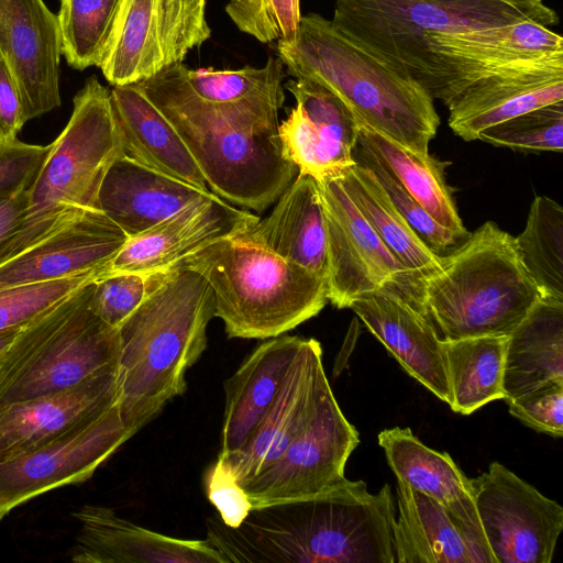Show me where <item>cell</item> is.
<instances>
[{
	"instance_id": "15",
	"label": "cell",
	"mask_w": 563,
	"mask_h": 563,
	"mask_svg": "<svg viewBox=\"0 0 563 563\" xmlns=\"http://www.w3.org/2000/svg\"><path fill=\"white\" fill-rule=\"evenodd\" d=\"M350 308L410 376L450 405L443 340L422 305L419 275L407 272Z\"/></svg>"
},
{
	"instance_id": "17",
	"label": "cell",
	"mask_w": 563,
	"mask_h": 563,
	"mask_svg": "<svg viewBox=\"0 0 563 563\" xmlns=\"http://www.w3.org/2000/svg\"><path fill=\"white\" fill-rule=\"evenodd\" d=\"M296 106L278 125L284 155L298 173L317 180L336 177L356 164L358 121L324 86L306 78L285 84Z\"/></svg>"
},
{
	"instance_id": "9",
	"label": "cell",
	"mask_w": 563,
	"mask_h": 563,
	"mask_svg": "<svg viewBox=\"0 0 563 563\" xmlns=\"http://www.w3.org/2000/svg\"><path fill=\"white\" fill-rule=\"evenodd\" d=\"M120 156L122 146L111 90L92 76L76 93L67 125L49 144L27 189V218L51 217L68 208L99 210L100 186Z\"/></svg>"
},
{
	"instance_id": "6",
	"label": "cell",
	"mask_w": 563,
	"mask_h": 563,
	"mask_svg": "<svg viewBox=\"0 0 563 563\" xmlns=\"http://www.w3.org/2000/svg\"><path fill=\"white\" fill-rule=\"evenodd\" d=\"M173 268L192 269L205 278L214 317L229 338L284 334L317 316L328 301L325 278L235 236L203 246Z\"/></svg>"
},
{
	"instance_id": "16",
	"label": "cell",
	"mask_w": 563,
	"mask_h": 563,
	"mask_svg": "<svg viewBox=\"0 0 563 563\" xmlns=\"http://www.w3.org/2000/svg\"><path fill=\"white\" fill-rule=\"evenodd\" d=\"M328 251V300L350 308L408 271L390 252L351 200L336 177L317 180Z\"/></svg>"
},
{
	"instance_id": "20",
	"label": "cell",
	"mask_w": 563,
	"mask_h": 563,
	"mask_svg": "<svg viewBox=\"0 0 563 563\" xmlns=\"http://www.w3.org/2000/svg\"><path fill=\"white\" fill-rule=\"evenodd\" d=\"M260 218L216 194L190 203L143 233L129 238L106 267V275L167 271L220 239L246 231Z\"/></svg>"
},
{
	"instance_id": "4",
	"label": "cell",
	"mask_w": 563,
	"mask_h": 563,
	"mask_svg": "<svg viewBox=\"0 0 563 563\" xmlns=\"http://www.w3.org/2000/svg\"><path fill=\"white\" fill-rule=\"evenodd\" d=\"M286 73L336 95L360 123L429 154L440 117L434 99L415 79L395 71L318 13L302 15L292 36L277 41Z\"/></svg>"
},
{
	"instance_id": "31",
	"label": "cell",
	"mask_w": 563,
	"mask_h": 563,
	"mask_svg": "<svg viewBox=\"0 0 563 563\" xmlns=\"http://www.w3.org/2000/svg\"><path fill=\"white\" fill-rule=\"evenodd\" d=\"M563 380V300L540 297L507 336L505 400Z\"/></svg>"
},
{
	"instance_id": "7",
	"label": "cell",
	"mask_w": 563,
	"mask_h": 563,
	"mask_svg": "<svg viewBox=\"0 0 563 563\" xmlns=\"http://www.w3.org/2000/svg\"><path fill=\"white\" fill-rule=\"evenodd\" d=\"M95 282L20 329L0 363V407L117 371L118 328L89 309Z\"/></svg>"
},
{
	"instance_id": "38",
	"label": "cell",
	"mask_w": 563,
	"mask_h": 563,
	"mask_svg": "<svg viewBox=\"0 0 563 563\" xmlns=\"http://www.w3.org/2000/svg\"><path fill=\"white\" fill-rule=\"evenodd\" d=\"M477 140L515 150L563 151V101L542 106L481 131Z\"/></svg>"
},
{
	"instance_id": "8",
	"label": "cell",
	"mask_w": 563,
	"mask_h": 563,
	"mask_svg": "<svg viewBox=\"0 0 563 563\" xmlns=\"http://www.w3.org/2000/svg\"><path fill=\"white\" fill-rule=\"evenodd\" d=\"M534 21L559 24L543 0H335L332 24L408 76L427 33H459ZM410 77V76H408Z\"/></svg>"
},
{
	"instance_id": "37",
	"label": "cell",
	"mask_w": 563,
	"mask_h": 563,
	"mask_svg": "<svg viewBox=\"0 0 563 563\" xmlns=\"http://www.w3.org/2000/svg\"><path fill=\"white\" fill-rule=\"evenodd\" d=\"M125 0H60L57 22L62 55L84 70L102 64Z\"/></svg>"
},
{
	"instance_id": "47",
	"label": "cell",
	"mask_w": 563,
	"mask_h": 563,
	"mask_svg": "<svg viewBox=\"0 0 563 563\" xmlns=\"http://www.w3.org/2000/svg\"><path fill=\"white\" fill-rule=\"evenodd\" d=\"M27 209V189L11 196L0 195V253L24 227Z\"/></svg>"
},
{
	"instance_id": "13",
	"label": "cell",
	"mask_w": 563,
	"mask_h": 563,
	"mask_svg": "<svg viewBox=\"0 0 563 563\" xmlns=\"http://www.w3.org/2000/svg\"><path fill=\"white\" fill-rule=\"evenodd\" d=\"M470 481L496 563H550L563 530L562 506L498 462Z\"/></svg>"
},
{
	"instance_id": "39",
	"label": "cell",
	"mask_w": 563,
	"mask_h": 563,
	"mask_svg": "<svg viewBox=\"0 0 563 563\" xmlns=\"http://www.w3.org/2000/svg\"><path fill=\"white\" fill-rule=\"evenodd\" d=\"M106 267L0 290V332L21 328L69 295L106 275Z\"/></svg>"
},
{
	"instance_id": "32",
	"label": "cell",
	"mask_w": 563,
	"mask_h": 563,
	"mask_svg": "<svg viewBox=\"0 0 563 563\" xmlns=\"http://www.w3.org/2000/svg\"><path fill=\"white\" fill-rule=\"evenodd\" d=\"M357 145L377 158L437 222L463 239L470 235L445 180L450 162L409 150L360 122Z\"/></svg>"
},
{
	"instance_id": "22",
	"label": "cell",
	"mask_w": 563,
	"mask_h": 563,
	"mask_svg": "<svg viewBox=\"0 0 563 563\" xmlns=\"http://www.w3.org/2000/svg\"><path fill=\"white\" fill-rule=\"evenodd\" d=\"M128 239L101 211H86L0 264V290L104 267Z\"/></svg>"
},
{
	"instance_id": "48",
	"label": "cell",
	"mask_w": 563,
	"mask_h": 563,
	"mask_svg": "<svg viewBox=\"0 0 563 563\" xmlns=\"http://www.w3.org/2000/svg\"><path fill=\"white\" fill-rule=\"evenodd\" d=\"M21 328L0 332V363Z\"/></svg>"
},
{
	"instance_id": "18",
	"label": "cell",
	"mask_w": 563,
	"mask_h": 563,
	"mask_svg": "<svg viewBox=\"0 0 563 563\" xmlns=\"http://www.w3.org/2000/svg\"><path fill=\"white\" fill-rule=\"evenodd\" d=\"M0 56L16 85L23 123L60 106L58 22L43 0H0Z\"/></svg>"
},
{
	"instance_id": "25",
	"label": "cell",
	"mask_w": 563,
	"mask_h": 563,
	"mask_svg": "<svg viewBox=\"0 0 563 563\" xmlns=\"http://www.w3.org/2000/svg\"><path fill=\"white\" fill-rule=\"evenodd\" d=\"M377 438L397 481L442 505L496 563L478 519L471 481L450 454L424 445L410 428L385 429Z\"/></svg>"
},
{
	"instance_id": "29",
	"label": "cell",
	"mask_w": 563,
	"mask_h": 563,
	"mask_svg": "<svg viewBox=\"0 0 563 563\" xmlns=\"http://www.w3.org/2000/svg\"><path fill=\"white\" fill-rule=\"evenodd\" d=\"M111 104L124 157L209 190L175 128L135 85L113 86Z\"/></svg>"
},
{
	"instance_id": "46",
	"label": "cell",
	"mask_w": 563,
	"mask_h": 563,
	"mask_svg": "<svg viewBox=\"0 0 563 563\" xmlns=\"http://www.w3.org/2000/svg\"><path fill=\"white\" fill-rule=\"evenodd\" d=\"M23 124L16 85L8 65L0 56V142L16 140Z\"/></svg>"
},
{
	"instance_id": "12",
	"label": "cell",
	"mask_w": 563,
	"mask_h": 563,
	"mask_svg": "<svg viewBox=\"0 0 563 563\" xmlns=\"http://www.w3.org/2000/svg\"><path fill=\"white\" fill-rule=\"evenodd\" d=\"M360 443L329 382L307 426L278 459L241 486L252 507L317 494L340 482L347 459Z\"/></svg>"
},
{
	"instance_id": "5",
	"label": "cell",
	"mask_w": 563,
	"mask_h": 563,
	"mask_svg": "<svg viewBox=\"0 0 563 563\" xmlns=\"http://www.w3.org/2000/svg\"><path fill=\"white\" fill-rule=\"evenodd\" d=\"M421 300L442 340L508 336L541 297L515 236L487 221L420 277Z\"/></svg>"
},
{
	"instance_id": "42",
	"label": "cell",
	"mask_w": 563,
	"mask_h": 563,
	"mask_svg": "<svg viewBox=\"0 0 563 563\" xmlns=\"http://www.w3.org/2000/svg\"><path fill=\"white\" fill-rule=\"evenodd\" d=\"M224 9L240 31L262 43L292 36L302 16L299 0H230Z\"/></svg>"
},
{
	"instance_id": "34",
	"label": "cell",
	"mask_w": 563,
	"mask_h": 563,
	"mask_svg": "<svg viewBox=\"0 0 563 563\" xmlns=\"http://www.w3.org/2000/svg\"><path fill=\"white\" fill-rule=\"evenodd\" d=\"M507 336L482 335L443 340L450 407L471 415L484 405L504 399Z\"/></svg>"
},
{
	"instance_id": "36",
	"label": "cell",
	"mask_w": 563,
	"mask_h": 563,
	"mask_svg": "<svg viewBox=\"0 0 563 563\" xmlns=\"http://www.w3.org/2000/svg\"><path fill=\"white\" fill-rule=\"evenodd\" d=\"M520 260L541 297L563 300V208L538 196L522 232L515 238Z\"/></svg>"
},
{
	"instance_id": "11",
	"label": "cell",
	"mask_w": 563,
	"mask_h": 563,
	"mask_svg": "<svg viewBox=\"0 0 563 563\" xmlns=\"http://www.w3.org/2000/svg\"><path fill=\"white\" fill-rule=\"evenodd\" d=\"M210 35L206 0H125L99 68L112 86L133 85L183 63Z\"/></svg>"
},
{
	"instance_id": "44",
	"label": "cell",
	"mask_w": 563,
	"mask_h": 563,
	"mask_svg": "<svg viewBox=\"0 0 563 563\" xmlns=\"http://www.w3.org/2000/svg\"><path fill=\"white\" fill-rule=\"evenodd\" d=\"M49 145L26 144L18 139L0 142V195L26 190L35 179Z\"/></svg>"
},
{
	"instance_id": "26",
	"label": "cell",
	"mask_w": 563,
	"mask_h": 563,
	"mask_svg": "<svg viewBox=\"0 0 563 563\" xmlns=\"http://www.w3.org/2000/svg\"><path fill=\"white\" fill-rule=\"evenodd\" d=\"M328 280L325 223L317 179L298 173L272 212L235 235Z\"/></svg>"
},
{
	"instance_id": "2",
	"label": "cell",
	"mask_w": 563,
	"mask_h": 563,
	"mask_svg": "<svg viewBox=\"0 0 563 563\" xmlns=\"http://www.w3.org/2000/svg\"><path fill=\"white\" fill-rule=\"evenodd\" d=\"M133 85L175 128L210 191L225 201L262 212L296 178L282 150L278 109L203 101L174 65Z\"/></svg>"
},
{
	"instance_id": "19",
	"label": "cell",
	"mask_w": 563,
	"mask_h": 563,
	"mask_svg": "<svg viewBox=\"0 0 563 563\" xmlns=\"http://www.w3.org/2000/svg\"><path fill=\"white\" fill-rule=\"evenodd\" d=\"M563 101V56L518 62L450 98L448 124L464 141L526 111Z\"/></svg>"
},
{
	"instance_id": "27",
	"label": "cell",
	"mask_w": 563,
	"mask_h": 563,
	"mask_svg": "<svg viewBox=\"0 0 563 563\" xmlns=\"http://www.w3.org/2000/svg\"><path fill=\"white\" fill-rule=\"evenodd\" d=\"M211 194L122 155L102 180L98 208L133 238Z\"/></svg>"
},
{
	"instance_id": "21",
	"label": "cell",
	"mask_w": 563,
	"mask_h": 563,
	"mask_svg": "<svg viewBox=\"0 0 563 563\" xmlns=\"http://www.w3.org/2000/svg\"><path fill=\"white\" fill-rule=\"evenodd\" d=\"M328 382L320 342L303 339L272 405L244 446L217 461L240 485L252 478L278 459L307 426Z\"/></svg>"
},
{
	"instance_id": "41",
	"label": "cell",
	"mask_w": 563,
	"mask_h": 563,
	"mask_svg": "<svg viewBox=\"0 0 563 563\" xmlns=\"http://www.w3.org/2000/svg\"><path fill=\"white\" fill-rule=\"evenodd\" d=\"M163 273L120 272L103 275L95 282L89 309L107 324L119 328L142 303Z\"/></svg>"
},
{
	"instance_id": "30",
	"label": "cell",
	"mask_w": 563,
	"mask_h": 563,
	"mask_svg": "<svg viewBox=\"0 0 563 563\" xmlns=\"http://www.w3.org/2000/svg\"><path fill=\"white\" fill-rule=\"evenodd\" d=\"M396 563H494L442 505L397 481Z\"/></svg>"
},
{
	"instance_id": "45",
	"label": "cell",
	"mask_w": 563,
	"mask_h": 563,
	"mask_svg": "<svg viewBox=\"0 0 563 563\" xmlns=\"http://www.w3.org/2000/svg\"><path fill=\"white\" fill-rule=\"evenodd\" d=\"M206 492L209 501L218 510V516L228 527H239L252 509L243 487L218 461L206 474Z\"/></svg>"
},
{
	"instance_id": "35",
	"label": "cell",
	"mask_w": 563,
	"mask_h": 563,
	"mask_svg": "<svg viewBox=\"0 0 563 563\" xmlns=\"http://www.w3.org/2000/svg\"><path fill=\"white\" fill-rule=\"evenodd\" d=\"M190 91L203 101L216 104L252 106L278 109L285 95L282 81L284 65L271 56L263 67L240 69H190L183 63L173 64Z\"/></svg>"
},
{
	"instance_id": "10",
	"label": "cell",
	"mask_w": 563,
	"mask_h": 563,
	"mask_svg": "<svg viewBox=\"0 0 563 563\" xmlns=\"http://www.w3.org/2000/svg\"><path fill=\"white\" fill-rule=\"evenodd\" d=\"M560 56V34L534 21H519L467 32L427 33L407 74L444 103L507 65Z\"/></svg>"
},
{
	"instance_id": "28",
	"label": "cell",
	"mask_w": 563,
	"mask_h": 563,
	"mask_svg": "<svg viewBox=\"0 0 563 563\" xmlns=\"http://www.w3.org/2000/svg\"><path fill=\"white\" fill-rule=\"evenodd\" d=\"M303 338L280 334L258 344L224 382L225 405L218 459L244 446L272 405Z\"/></svg>"
},
{
	"instance_id": "14",
	"label": "cell",
	"mask_w": 563,
	"mask_h": 563,
	"mask_svg": "<svg viewBox=\"0 0 563 563\" xmlns=\"http://www.w3.org/2000/svg\"><path fill=\"white\" fill-rule=\"evenodd\" d=\"M135 433L122 420L115 402L59 437L0 461V520L43 493L88 479Z\"/></svg>"
},
{
	"instance_id": "23",
	"label": "cell",
	"mask_w": 563,
	"mask_h": 563,
	"mask_svg": "<svg viewBox=\"0 0 563 563\" xmlns=\"http://www.w3.org/2000/svg\"><path fill=\"white\" fill-rule=\"evenodd\" d=\"M80 530L71 551L78 563H227L207 538L180 539L140 527L112 509L86 505L73 514Z\"/></svg>"
},
{
	"instance_id": "3",
	"label": "cell",
	"mask_w": 563,
	"mask_h": 563,
	"mask_svg": "<svg viewBox=\"0 0 563 563\" xmlns=\"http://www.w3.org/2000/svg\"><path fill=\"white\" fill-rule=\"evenodd\" d=\"M213 317V295L205 278L192 269L173 268L164 271L118 328L117 406L136 433L185 394L186 372L206 350Z\"/></svg>"
},
{
	"instance_id": "24",
	"label": "cell",
	"mask_w": 563,
	"mask_h": 563,
	"mask_svg": "<svg viewBox=\"0 0 563 563\" xmlns=\"http://www.w3.org/2000/svg\"><path fill=\"white\" fill-rule=\"evenodd\" d=\"M117 371L0 407V461L40 446L117 402Z\"/></svg>"
},
{
	"instance_id": "33",
	"label": "cell",
	"mask_w": 563,
	"mask_h": 563,
	"mask_svg": "<svg viewBox=\"0 0 563 563\" xmlns=\"http://www.w3.org/2000/svg\"><path fill=\"white\" fill-rule=\"evenodd\" d=\"M336 178L363 217L408 271L426 277L439 268L441 256L433 253L412 230L367 166L356 162Z\"/></svg>"
},
{
	"instance_id": "43",
	"label": "cell",
	"mask_w": 563,
	"mask_h": 563,
	"mask_svg": "<svg viewBox=\"0 0 563 563\" xmlns=\"http://www.w3.org/2000/svg\"><path fill=\"white\" fill-rule=\"evenodd\" d=\"M511 416L538 432L563 435V380H551L506 399Z\"/></svg>"
},
{
	"instance_id": "40",
	"label": "cell",
	"mask_w": 563,
	"mask_h": 563,
	"mask_svg": "<svg viewBox=\"0 0 563 563\" xmlns=\"http://www.w3.org/2000/svg\"><path fill=\"white\" fill-rule=\"evenodd\" d=\"M354 159L373 172L394 206L433 253L444 256L465 240L437 222L410 197L377 158L357 144L354 150Z\"/></svg>"
},
{
	"instance_id": "1",
	"label": "cell",
	"mask_w": 563,
	"mask_h": 563,
	"mask_svg": "<svg viewBox=\"0 0 563 563\" xmlns=\"http://www.w3.org/2000/svg\"><path fill=\"white\" fill-rule=\"evenodd\" d=\"M390 486L372 494L345 477L297 499L252 507L236 528L219 516L207 534L227 563H396Z\"/></svg>"
}]
</instances>
